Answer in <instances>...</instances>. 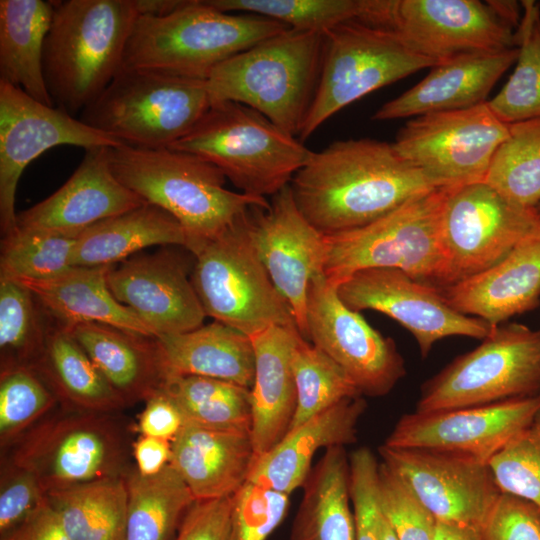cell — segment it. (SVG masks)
Wrapping results in <instances>:
<instances>
[{
  "instance_id": "57",
  "label": "cell",
  "mask_w": 540,
  "mask_h": 540,
  "mask_svg": "<svg viewBox=\"0 0 540 540\" xmlns=\"http://www.w3.org/2000/svg\"><path fill=\"white\" fill-rule=\"evenodd\" d=\"M185 0H135L139 15L165 16L177 10Z\"/></svg>"
},
{
  "instance_id": "9",
  "label": "cell",
  "mask_w": 540,
  "mask_h": 540,
  "mask_svg": "<svg viewBox=\"0 0 540 540\" xmlns=\"http://www.w3.org/2000/svg\"><path fill=\"white\" fill-rule=\"evenodd\" d=\"M521 15L517 1L366 0L359 21L394 31L441 63L465 52L516 48Z\"/></svg>"
},
{
  "instance_id": "5",
  "label": "cell",
  "mask_w": 540,
  "mask_h": 540,
  "mask_svg": "<svg viewBox=\"0 0 540 540\" xmlns=\"http://www.w3.org/2000/svg\"><path fill=\"white\" fill-rule=\"evenodd\" d=\"M287 28L263 16L217 10L205 0H185L165 16L138 15L122 68L206 80L219 64Z\"/></svg>"
},
{
  "instance_id": "40",
  "label": "cell",
  "mask_w": 540,
  "mask_h": 540,
  "mask_svg": "<svg viewBox=\"0 0 540 540\" xmlns=\"http://www.w3.org/2000/svg\"><path fill=\"white\" fill-rule=\"evenodd\" d=\"M485 183L508 201L528 209L540 206V119L509 125Z\"/></svg>"
},
{
  "instance_id": "10",
  "label": "cell",
  "mask_w": 540,
  "mask_h": 540,
  "mask_svg": "<svg viewBox=\"0 0 540 540\" xmlns=\"http://www.w3.org/2000/svg\"><path fill=\"white\" fill-rule=\"evenodd\" d=\"M109 415L63 409L46 416L8 447L6 462L34 474L46 494L125 476L126 436Z\"/></svg>"
},
{
  "instance_id": "53",
  "label": "cell",
  "mask_w": 540,
  "mask_h": 540,
  "mask_svg": "<svg viewBox=\"0 0 540 540\" xmlns=\"http://www.w3.org/2000/svg\"><path fill=\"white\" fill-rule=\"evenodd\" d=\"M138 414L135 431L172 442L185 425L184 417L174 400L161 388L145 401Z\"/></svg>"
},
{
  "instance_id": "21",
  "label": "cell",
  "mask_w": 540,
  "mask_h": 540,
  "mask_svg": "<svg viewBox=\"0 0 540 540\" xmlns=\"http://www.w3.org/2000/svg\"><path fill=\"white\" fill-rule=\"evenodd\" d=\"M180 246H163L114 265L108 288L155 337L179 334L203 325L207 317L191 281L195 256Z\"/></svg>"
},
{
  "instance_id": "3",
  "label": "cell",
  "mask_w": 540,
  "mask_h": 540,
  "mask_svg": "<svg viewBox=\"0 0 540 540\" xmlns=\"http://www.w3.org/2000/svg\"><path fill=\"white\" fill-rule=\"evenodd\" d=\"M53 2L43 75L55 107L81 113L122 69L138 17L135 0Z\"/></svg>"
},
{
  "instance_id": "47",
  "label": "cell",
  "mask_w": 540,
  "mask_h": 540,
  "mask_svg": "<svg viewBox=\"0 0 540 540\" xmlns=\"http://www.w3.org/2000/svg\"><path fill=\"white\" fill-rule=\"evenodd\" d=\"M377 500L398 540H433L436 518L383 462L378 468Z\"/></svg>"
},
{
  "instance_id": "34",
  "label": "cell",
  "mask_w": 540,
  "mask_h": 540,
  "mask_svg": "<svg viewBox=\"0 0 540 540\" xmlns=\"http://www.w3.org/2000/svg\"><path fill=\"white\" fill-rule=\"evenodd\" d=\"M53 11L52 1H0V81L48 106L54 104L44 80L43 51Z\"/></svg>"
},
{
  "instance_id": "28",
  "label": "cell",
  "mask_w": 540,
  "mask_h": 540,
  "mask_svg": "<svg viewBox=\"0 0 540 540\" xmlns=\"http://www.w3.org/2000/svg\"><path fill=\"white\" fill-rule=\"evenodd\" d=\"M296 327L270 326L250 336L255 375L250 389L251 439L256 459L271 450L289 431L297 407L291 366Z\"/></svg>"
},
{
  "instance_id": "13",
  "label": "cell",
  "mask_w": 540,
  "mask_h": 540,
  "mask_svg": "<svg viewBox=\"0 0 540 540\" xmlns=\"http://www.w3.org/2000/svg\"><path fill=\"white\" fill-rule=\"evenodd\" d=\"M437 64L387 28L350 20L327 30L317 90L299 140L365 95Z\"/></svg>"
},
{
  "instance_id": "35",
  "label": "cell",
  "mask_w": 540,
  "mask_h": 540,
  "mask_svg": "<svg viewBox=\"0 0 540 540\" xmlns=\"http://www.w3.org/2000/svg\"><path fill=\"white\" fill-rule=\"evenodd\" d=\"M302 487L290 540H355L350 465L344 446L325 449Z\"/></svg>"
},
{
  "instance_id": "43",
  "label": "cell",
  "mask_w": 540,
  "mask_h": 540,
  "mask_svg": "<svg viewBox=\"0 0 540 540\" xmlns=\"http://www.w3.org/2000/svg\"><path fill=\"white\" fill-rule=\"evenodd\" d=\"M74 236L16 226L2 235L0 276L46 280L73 267Z\"/></svg>"
},
{
  "instance_id": "51",
  "label": "cell",
  "mask_w": 540,
  "mask_h": 540,
  "mask_svg": "<svg viewBox=\"0 0 540 540\" xmlns=\"http://www.w3.org/2000/svg\"><path fill=\"white\" fill-rule=\"evenodd\" d=\"M46 499L34 474L5 461L0 484V535L21 523Z\"/></svg>"
},
{
  "instance_id": "55",
  "label": "cell",
  "mask_w": 540,
  "mask_h": 540,
  "mask_svg": "<svg viewBox=\"0 0 540 540\" xmlns=\"http://www.w3.org/2000/svg\"><path fill=\"white\" fill-rule=\"evenodd\" d=\"M135 470L143 476H154L170 464L171 442L139 435L133 443Z\"/></svg>"
},
{
  "instance_id": "59",
  "label": "cell",
  "mask_w": 540,
  "mask_h": 540,
  "mask_svg": "<svg viewBox=\"0 0 540 540\" xmlns=\"http://www.w3.org/2000/svg\"><path fill=\"white\" fill-rule=\"evenodd\" d=\"M537 212H538L539 215H540V206L537 208Z\"/></svg>"
},
{
  "instance_id": "18",
  "label": "cell",
  "mask_w": 540,
  "mask_h": 540,
  "mask_svg": "<svg viewBox=\"0 0 540 540\" xmlns=\"http://www.w3.org/2000/svg\"><path fill=\"white\" fill-rule=\"evenodd\" d=\"M73 145L85 150L121 145L66 111L41 103L0 81V228L17 226L15 195L25 168L45 151Z\"/></svg>"
},
{
  "instance_id": "8",
  "label": "cell",
  "mask_w": 540,
  "mask_h": 540,
  "mask_svg": "<svg viewBox=\"0 0 540 540\" xmlns=\"http://www.w3.org/2000/svg\"><path fill=\"white\" fill-rule=\"evenodd\" d=\"M211 105L206 80L122 68L79 119L121 144L169 147Z\"/></svg>"
},
{
  "instance_id": "42",
  "label": "cell",
  "mask_w": 540,
  "mask_h": 540,
  "mask_svg": "<svg viewBox=\"0 0 540 540\" xmlns=\"http://www.w3.org/2000/svg\"><path fill=\"white\" fill-rule=\"evenodd\" d=\"M44 315L27 287L0 276L1 367L33 365L42 351L49 325Z\"/></svg>"
},
{
  "instance_id": "16",
  "label": "cell",
  "mask_w": 540,
  "mask_h": 540,
  "mask_svg": "<svg viewBox=\"0 0 540 540\" xmlns=\"http://www.w3.org/2000/svg\"><path fill=\"white\" fill-rule=\"evenodd\" d=\"M306 340L337 363L362 396H384L406 374L394 341L345 305L338 284L324 273L314 277L308 287Z\"/></svg>"
},
{
  "instance_id": "25",
  "label": "cell",
  "mask_w": 540,
  "mask_h": 540,
  "mask_svg": "<svg viewBox=\"0 0 540 540\" xmlns=\"http://www.w3.org/2000/svg\"><path fill=\"white\" fill-rule=\"evenodd\" d=\"M459 312L492 326L540 305V227L489 270L442 288Z\"/></svg>"
},
{
  "instance_id": "45",
  "label": "cell",
  "mask_w": 540,
  "mask_h": 540,
  "mask_svg": "<svg viewBox=\"0 0 540 540\" xmlns=\"http://www.w3.org/2000/svg\"><path fill=\"white\" fill-rule=\"evenodd\" d=\"M223 12H246L278 21L289 28L326 32L357 20L364 0H205Z\"/></svg>"
},
{
  "instance_id": "32",
  "label": "cell",
  "mask_w": 540,
  "mask_h": 540,
  "mask_svg": "<svg viewBox=\"0 0 540 540\" xmlns=\"http://www.w3.org/2000/svg\"><path fill=\"white\" fill-rule=\"evenodd\" d=\"M31 367L65 410L111 414L127 406L69 330L54 321Z\"/></svg>"
},
{
  "instance_id": "11",
  "label": "cell",
  "mask_w": 540,
  "mask_h": 540,
  "mask_svg": "<svg viewBox=\"0 0 540 540\" xmlns=\"http://www.w3.org/2000/svg\"><path fill=\"white\" fill-rule=\"evenodd\" d=\"M540 393V329L503 323L421 387L415 412L491 404Z\"/></svg>"
},
{
  "instance_id": "36",
  "label": "cell",
  "mask_w": 540,
  "mask_h": 540,
  "mask_svg": "<svg viewBox=\"0 0 540 540\" xmlns=\"http://www.w3.org/2000/svg\"><path fill=\"white\" fill-rule=\"evenodd\" d=\"M125 476L46 494L70 540H123L128 504Z\"/></svg>"
},
{
  "instance_id": "26",
  "label": "cell",
  "mask_w": 540,
  "mask_h": 540,
  "mask_svg": "<svg viewBox=\"0 0 540 540\" xmlns=\"http://www.w3.org/2000/svg\"><path fill=\"white\" fill-rule=\"evenodd\" d=\"M255 460L250 431L185 424L171 442L170 465L195 500L233 496Z\"/></svg>"
},
{
  "instance_id": "22",
  "label": "cell",
  "mask_w": 540,
  "mask_h": 540,
  "mask_svg": "<svg viewBox=\"0 0 540 540\" xmlns=\"http://www.w3.org/2000/svg\"><path fill=\"white\" fill-rule=\"evenodd\" d=\"M540 412V393L511 399L400 417L384 445L430 448L471 455L486 463Z\"/></svg>"
},
{
  "instance_id": "31",
  "label": "cell",
  "mask_w": 540,
  "mask_h": 540,
  "mask_svg": "<svg viewBox=\"0 0 540 540\" xmlns=\"http://www.w3.org/2000/svg\"><path fill=\"white\" fill-rule=\"evenodd\" d=\"M156 339L167 377L203 376L251 389L255 353L250 337L244 333L214 321Z\"/></svg>"
},
{
  "instance_id": "1",
  "label": "cell",
  "mask_w": 540,
  "mask_h": 540,
  "mask_svg": "<svg viewBox=\"0 0 540 540\" xmlns=\"http://www.w3.org/2000/svg\"><path fill=\"white\" fill-rule=\"evenodd\" d=\"M290 188L301 213L324 235L363 227L437 189L392 143L369 138L313 152Z\"/></svg>"
},
{
  "instance_id": "29",
  "label": "cell",
  "mask_w": 540,
  "mask_h": 540,
  "mask_svg": "<svg viewBox=\"0 0 540 540\" xmlns=\"http://www.w3.org/2000/svg\"><path fill=\"white\" fill-rule=\"evenodd\" d=\"M66 328L127 406L163 386L167 375L156 337L94 322Z\"/></svg>"
},
{
  "instance_id": "58",
  "label": "cell",
  "mask_w": 540,
  "mask_h": 540,
  "mask_svg": "<svg viewBox=\"0 0 540 540\" xmlns=\"http://www.w3.org/2000/svg\"><path fill=\"white\" fill-rule=\"evenodd\" d=\"M378 540H398L393 529L381 513L378 526Z\"/></svg>"
},
{
  "instance_id": "14",
  "label": "cell",
  "mask_w": 540,
  "mask_h": 540,
  "mask_svg": "<svg viewBox=\"0 0 540 540\" xmlns=\"http://www.w3.org/2000/svg\"><path fill=\"white\" fill-rule=\"evenodd\" d=\"M509 134L488 101L414 117L392 143L396 152L437 188L484 182L491 160Z\"/></svg>"
},
{
  "instance_id": "27",
  "label": "cell",
  "mask_w": 540,
  "mask_h": 540,
  "mask_svg": "<svg viewBox=\"0 0 540 540\" xmlns=\"http://www.w3.org/2000/svg\"><path fill=\"white\" fill-rule=\"evenodd\" d=\"M365 409L362 396L347 398L290 429L255 460L247 481L290 495L304 484L319 449L357 441V424Z\"/></svg>"
},
{
  "instance_id": "33",
  "label": "cell",
  "mask_w": 540,
  "mask_h": 540,
  "mask_svg": "<svg viewBox=\"0 0 540 540\" xmlns=\"http://www.w3.org/2000/svg\"><path fill=\"white\" fill-rule=\"evenodd\" d=\"M186 248L181 224L164 209L145 203L104 219L78 235L73 266H113L151 246Z\"/></svg>"
},
{
  "instance_id": "2",
  "label": "cell",
  "mask_w": 540,
  "mask_h": 540,
  "mask_svg": "<svg viewBox=\"0 0 540 540\" xmlns=\"http://www.w3.org/2000/svg\"><path fill=\"white\" fill-rule=\"evenodd\" d=\"M116 178L146 203L171 214L186 235V249L196 255L267 198L225 187L226 177L209 161L169 147L121 144L110 149Z\"/></svg>"
},
{
  "instance_id": "44",
  "label": "cell",
  "mask_w": 540,
  "mask_h": 540,
  "mask_svg": "<svg viewBox=\"0 0 540 540\" xmlns=\"http://www.w3.org/2000/svg\"><path fill=\"white\" fill-rule=\"evenodd\" d=\"M57 398L30 366L1 367L0 444L7 449L23 433L45 418Z\"/></svg>"
},
{
  "instance_id": "30",
  "label": "cell",
  "mask_w": 540,
  "mask_h": 540,
  "mask_svg": "<svg viewBox=\"0 0 540 540\" xmlns=\"http://www.w3.org/2000/svg\"><path fill=\"white\" fill-rule=\"evenodd\" d=\"M114 266V265H113ZM112 266H73L46 280L15 279L35 296L46 316L66 327L94 322L155 337L128 307L116 300L107 284Z\"/></svg>"
},
{
  "instance_id": "39",
  "label": "cell",
  "mask_w": 540,
  "mask_h": 540,
  "mask_svg": "<svg viewBox=\"0 0 540 540\" xmlns=\"http://www.w3.org/2000/svg\"><path fill=\"white\" fill-rule=\"evenodd\" d=\"M520 3L516 66L503 88L488 100L492 112L507 125L540 119V4L534 0Z\"/></svg>"
},
{
  "instance_id": "4",
  "label": "cell",
  "mask_w": 540,
  "mask_h": 540,
  "mask_svg": "<svg viewBox=\"0 0 540 540\" xmlns=\"http://www.w3.org/2000/svg\"><path fill=\"white\" fill-rule=\"evenodd\" d=\"M323 52V32L287 28L215 67L206 79L211 103H241L299 136L315 97Z\"/></svg>"
},
{
  "instance_id": "24",
  "label": "cell",
  "mask_w": 540,
  "mask_h": 540,
  "mask_svg": "<svg viewBox=\"0 0 540 540\" xmlns=\"http://www.w3.org/2000/svg\"><path fill=\"white\" fill-rule=\"evenodd\" d=\"M517 48L473 51L434 67L416 85L383 104L372 116L385 121L460 110L487 102L495 83L516 62Z\"/></svg>"
},
{
  "instance_id": "20",
  "label": "cell",
  "mask_w": 540,
  "mask_h": 540,
  "mask_svg": "<svg viewBox=\"0 0 540 540\" xmlns=\"http://www.w3.org/2000/svg\"><path fill=\"white\" fill-rule=\"evenodd\" d=\"M247 228L260 261L306 339L307 291L311 280L324 273L325 235L301 213L290 184L272 196L268 207L255 206L248 212Z\"/></svg>"
},
{
  "instance_id": "49",
  "label": "cell",
  "mask_w": 540,
  "mask_h": 540,
  "mask_svg": "<svg viewBox=\"0 0 540 540\" xmlns=\"http://www.w3.org/2000/svg\"><path fill=\"white\" fill-rule=\"evenodd\" d=\"M350 497L355 519V540H378L380 510L377 500L379 463L367 447L349 456Z\"/></svg>"
},
{
  "instance_id": "38",
  "label": "cell",
  "mask_w": 540,
  "mask_h": 540,
  "mask_svg": "<svg viewBox=\"0 0 540 540\" xmlns=\"http://www.w3.org/2000/svg\"><path fill=\"white\" fill-rule=\"evenodd\" d=\"M179 407L185 424L251 433L250 389L203 376H168L161 387Z\"/></svg>"
},
{
  "instance_id": "54",
  "label": "cell",
  "mask_w": 540,
  "mask_h": 540,
  "mask_svg": "<svg viewBox=\"0 0 540 540\" xmlns=\"http://www.w3.org/2000/svg\"><path fill=\"white\" fill-rule=\"evenodd\" d=\"M0 540H70L58 515L46 501Z\"/></svg>"
},
{
  "instance_id": "19",
  "label": "cell",
  "mask_w": 540,
  "mask_h": 540,
  "mask_svg": "<svg viewBox=\"0 0 540 540\" xmlns=\"http://www.w3.org/2000/svg\"><path fill=\"white\" fill-rule=\"evenodd\" d=\"M378 451L437 521L481 528L501 493L488 463L471 455L384 444Z\"/></svg>"
},
{
  "instance_id": "50",
  "label": "cell",
  "mask_w": 540,
  "mask_h": 540,
  "mask_svg": "<svg viewBox=\"0 0 540 540\" xmlns=\"http://www.w3.org/2000/svg\"><path fill=\"white\" fill-rule=\"evenodd\" d=\"M483 540H540V506L501 492L482 526Z\"/></svg>"
},
{
  "instance_id": "15",
  "label": "cell",
  "mask_w": 540,
  "mask_h": 540,
  "mask_svg": "<svg viewBox=\"0 0 540 540\" xmlns=\"http://www.w3.org/2000/svg\"><path fill=\"white\" fill-rule=\"evenodd\" d=\"M539 227L536 209L508 201L485 182L446 188L441 243L448 286L489 270Z\"/></svg>"
},
{
  "instance_id": "6",
  "label": "cell",
  "mask_w": 540,
  "mask_h": 540,
  "mask_svg": "<svg viewBox=\"0 0 540 540\" xmlns=\"http://www.w3.org/2000/svg\"><path fill=\"white\" fill-rule=\"evenodd\" d=\"M169 148L209 161L240 192L264 198L289 185L313 154L258 111L233 101L211 103Z\"/></svg>"
},
{
  "instance_id": "48",
  "label": "cell",
  "mask_w": 540,
  "mask_h": 540,
  "mask_svg": "<svg viewBox=\"0 0 540 540\" xmlns=\"http://www.w3.org/2000/svg\"><path fill=\"white\" fill-rule=\"evenodd\" d=\"M289 494L246 482L232 496L235 540H266L285 518Z\"/></svg>"
},
{
  "instance_id": "12",
  "label": "cell",
  "mask_w": 540,
  "mask_h": 540,
  "mask_svg": "<svg viewBox=\"0 0 540 540\" xmlns=\"http://www.w3.org/2000/svg\"><path fill=\"white\" fill-rule=\"evenodd\" d=\"M247 214L194 255L191 281L203 310L249 337L275 325L297 328L253 246Z\"/></svg>"
},
{
  "instance_id": "37",
  "label": "cell",
  "mask_w": 540,
  "mask_h": 540,
  "mask_svg": "<svg viewBox=\"0 0 540 540\" xmlns=\"http://www.w3.org/2000/svg\"><path fill=\"white\" fill-rule=\"evenodd\" d=\"M125 480L128 504L123 540H173L196 501L178 473L169 464L154 476L130 470Z\"/></svg>"
},
{
  "instance_id": "41",
  "label": "cell",
  "mask_w": 540,
  "mask_h": 540,
  "mask_svg": "<svg viewBox=\"0 0 540 540\" xmlns=\"http://www.w3.org/2000/svg\"><path fill=\"white\" fill-rule=\"evenodd\" d=\"M291 366L297 407L290 429L344 399L362 396L345 371L301 335L292 351Z\"/></svg>"
},
{
  "instance_id": "23",
  "label": "cell",
  "mask_w": 540,
  "mask_h": 540,
  "mask_svg": "<svg viewBox=\"0 0 540 540\" xmlns=\"http://www.w3.org/2000/svg\"><path fill=\"white\" fill-rule=\"evenodd\" d=\"M112 147H93L52 195L17 213V226L78 237L88 227L146 202L123 185L110 164Z\"/></svg>"
},
{
  "instance_id": "7",
  "label": "cell",
  "mask_w": 540,
  "mask_h": 540,
  "mask_svg": "<svg viewBox=\"0 0 540 540\" xmlns=\"http://www.w3.org/2000/svg\"><path fill=\"white\" fill-rule=\"evenodd\" d=\"M445 196L446 188H437L363 227L325 235V276L339 285L359 270L393 268L421 282L447 287L441 243Z\"/></svg>"
},
{
  "instance_id": "17",
  "label": "cell",
  "mask_w": 540,
  "mask_h": 540,
  "mask_svg": "<svg viewBox=\"0 0 540 540\" xmlns=\"http://www.w3.org/2000/svg\"><path fill=\"white\" fill-rule=\"evenodd\" d=\"M338 294L352 310H373L397 321L414 337L422 358L446 337L483 340L496 327L459 312L442 288L416 280L399 269L356 271L338 285Z\"/></svg>"
},
{
  "instance_id": "52",
  "label": "cell",
  "mask_w": 540,
  "mask_h": 540,
  "mask_svg": "<svg viewBox=\"0 0 540 540\" xmlns=\"http://www.w3.org/2000/svg\"><path fill=\"white\" fill-rule=\"evenodd\" d=\"M173 540H235L232 496L196 500L185 514Z\"/></svg>"
},
{
  "instance_id": "46",
  "label": "cell",
  "mask_w": 540,
  "mask_h": 540,
  "mask_svg": "<svg viewBox=\"0 0 540 540\" xmlns=\"http://www.w3.org/2000/svg\"><path fill=\"white\" fill-rule=\"evenodd\" d=\"M497 487L540 506V412L488 462Z\"/></svg>"
},
{
  "instance_id": "56",
  "label": "cell",
  "mask_w": 540,
  "mask_h": 540,
  "mask_svg": "<svg viewBox=\"0 0 540 540\" xmlns=\"http://www.w3.org/2000/svg\"><path fill=\"white\" fill-rule=\"evenodd\" d=\"M433 540H483L481 528L452 522L437 521Z\"/></svg>"
}]
</instances>
